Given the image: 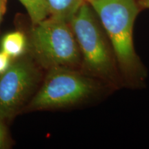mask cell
Wrapping results in <instances>:
<instances>
[{
  "label": "cell",
  "instance_id": "5b68a950",
  "mask_svg": "<svg viewBox=\"0 0 149 149\" xmlns=\"http://www.w3.org/2000/svg\"><path fill=\"white\" fill-rule=\"evenodd\" d=\"M31 63L19 60L0 75V117L10 118L26 100L36 81Z\"/></svg>",
  "mask_w": 149,
  "mask_h": 149
},
{
  "label": "cell",
  "instance_id": "52a82bcc",
  "mask_svg": "<svg viewBox=\"0 0 149 149\" xmlns=\"http://www.w3.org/2000/svg\"><path fill=\"white\" fill-rule=\"evenodd\" d=\"M1 51L11 58L22 55L26 48V38L22 32L13 31L6 34L1 41Z\"/></svg>",
  "mask_w": 149,
  "mask_h": 149
},
{
  "label": "cell",
  "instance_id": "ba28073f",
  "mask_svg": "<svg viewBox=\"0 0 149 149\" xmlns=\"http://www.w3.org/2000/svg\"><path fill=\"white\" fill-rule=\"evenodd\" d=\"M29 13L34 25L47 18L50 15L47 0H19Z\"/></svg>",
  "mask_w": 149,
  "mask_h": 149
},
{
  "label": "cell",
  "instance_id": "30bf717a",
  "mask_svg": "<svg viewBox=\"0 0 149 149\" xmlns=\"http://www.w3.org/2000/svg\"><path fill=\"white\" fill-rule=\"evenodd\" d=\"M3 119L0 117V149L4 148L8 144V136L5 126L3 125Z\"/></svg>",
  "mask_w": 149,
  "mask_h": 149
},
{
  "label": "cell",
  "instance_id": "7a4b0ae2",
  "mask_svg": "<svg viewBox=\"0 0 149 149\" xmlns=\"http://www.w3.org/2000/svg\"><path fill=\"white\" fill-rule=\"evenodd\" d=\"M69 24L87 74L110 88L118 89L124 86L109 37L87 1L80 6Z\"/></svg>",
  "mask_w": 149,
  "mask_h": 149
},
{
  "label": "cell",
  "instance_id": "8992f818",
  "mask_svg": "<svg viewBox=\"0 0 149 149\" xmlns=\"http://www.w3.org/2000/svg\"><path fill=\"white\" fill-rule=\"evenodd\" d=\"M86 0H47L51 16L69 22Z\"/></svg>",
  "mask_w": 149,
  "mask_h": 149
},
{
  "label": "cell",
  "instance_id": "9c48e42d",
  "mask_svg": "<svg viewBox=\"0 0 149 149\" xmlns=\"http://www.w3.org/2000/svg\"><path fill=\"white\" fill-rule=\"evenodd\" d=\"M11 65V57L5 53L0 51V75L8 69Z\"/></svg>",
  "mask_w": 149,
  "mask_h": 149
},
{
  "label": "cell",
  "instance_id": "8fae6325",
  "mask_svg": "<svg viewBox=\"0 0 149 149\" xmlns=\"http://www.w3.org/2000/svg\"><path fill=\"white\" fill-rule=\"evenodd\" d=\"M6 0H0V22L6 13Z\"/></svg>",
  "mask_w": 149,
  "mask_h": 149
},
{
  "label": "cell",
  "instance_id": "277c9868",
  "mask_svg": "<svg viewBox=\"0 0 149 149\" xmlns=\"http://www.w3.org/2000/svg\"><path fill=\"white\" fill-rule=\"evenodd\" d=\"M31 44L44 66L77 67L81 63L77 40L69 22L51 16L35 24Z\"/></svg>",
  "mask_w": 149,
  "mask_h": 149
},
{
  "label": "cell",
  "instance_id": "7c38bea8",
  "mask_svg": "<svg viewBox=\"0 0 149 149\" xmlns=\"http://www.w3.org/2000/svg\"><path fill=\"white\" fill-rule=\"evenodd\" d=\"M137 1L139 7L149 9V0H137Z\"/></svg>",
  "mask_w": 149,
  "mask_h": 149
},
{
  "label": "cell",
  "instance_id": "3957f363",
  "mask_svg": "<svg viewBox=\"0 0 149 149\" xmlns=\"http://www.w3.org/2000/svg\"><path fill=\"white\" fill-rule=\"evenodd\" d=\"M102 86H107L74 68L54 67L50 68L42 86L31 102V107L46 109L75 105L96 95Z\"/></svg>",
  "mask_w": 149,
  "mask_h": 149
},
{
  "label": "cell",
  "instance_id": "6da1fadb",
  "mask_svg": "<svg viewBox=\"0 0 149 149\" xmlns=\"http://www.w3.org/2000/svg\"><path fill=\"white\" fill-rule=\"evenodd\" d=\"M97 16L111 42L124 86H144L147 71L136 53L133 28L139 6L137 0H86Z\"/></svg>",
  "mask_w": 149,
  "mask_h": 149
}]
</instances>
